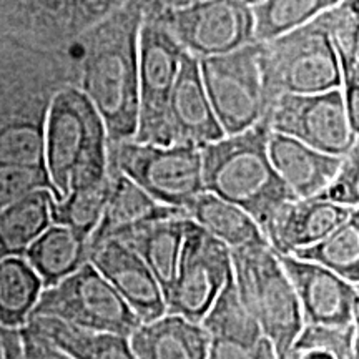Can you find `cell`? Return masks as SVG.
<instances>
[{
    "label": "cell",
    "instance_id": "1f68e13d",
    "mask_svg": "<svg viewBox=\"0 0 359 359\" xmlns=\"http://www.w3.org/2000/svg\"><path fill=\"white\" fill-rule=\"evenodd\" d=\"M320 198L330 200L333 203L358 208L359 203V145L356 143L349 154L343 156L341 167L334 178L331 180Z\"/></svg>",
    "mask_w": 359,
    "mask_h": 359
},
{
    "label": "cell",
    "instance_id": "e575fe53",
    "mask_svg": "<svg viewBox=\"0 0 359 359\" xmlns=\"http://www.w3.org/2000/svg\"><path fill=\"white\" fill-rule=\"evenodd\" d=\"M0 353L2 359H27L22 346L20 327L0 326Z\"/></svg>",
    "mask_w": 359,
    "mask_h": 359
},
{
    "label": "cell",
    "instance_id": "8fae6325",
    "mask_svg": "<svg viewBox=\"0 0 359 359\" xmlns=\"http://www.w3.org/2000/svg\"><path fill=\"white\" fill-rule=\"evenodd\" d=\"M230 273V248L188 218L167 313L201 323Z\"/></svg>",
    "mask_w": 359,
    "mask_h": 359
},
{
    "label": "cell",
    "instance_id": "6da1fadb",
    "mask_svg": "<svg viewBox=\"0 0 359 359\" xmlns=\"http://www.w3.org/2000/svg\"><path fill=\"white\" fill-rule=\"evenodd\" d=\"M145 0H125L93 29L80 90L100 114L109 145L133 140L138 123V35Z\"/></svg>",
    "mask_w": 359,
    "mask_h": 359
},
{
    "label": "cell",
    "instance_id": "7c38bea8",
    "mask_svg": "<svg viewBox=\"0 0 359 359\" xmlns=\"http://www.w3.org/2000/svg\"><path fill=\"white\" fill-rule=\"evenodd\" d=\"M155 11L183 50L196 58L255 42L253 8L245 0H198L175 11Z\"/></svg>",
    "mask_w": 359,
    "mask_h": 359
},
{
    "label": "cell",
    "instance_id": "52a82bcc",
    "mask_svg": "<svg viewBox=\"0 0 359 359\" xmlns=\"http://www.w3.org/2000/svg\"><path fill=\"white\" fill-rule=\"evenodd\" d=\"M30 316H52L83 330L127 338L142 323L90 262L43 288Z\"/></svg>",
    "mask_w": 359,
    "mask_h": 359
},
{
    "label": "cell",
    "instance_id": "7402d4cb",
    "mask_svg": "<svg viewBox=\"0 0 359 359\" xmlns=\"http://www.w3.org/2000/svg\"><path fill=\"white\" fill-rule=\"evenodd\" d=\"M55 198L48 188H37L0 210V262L24 257L29 246L53 223Z\"/></svg>",
    "mask_w": 359,
    "mask_h": 359
},
{
    "label": "cell",
    "instance_id": "d6a6232c",
    "mask_svg": "<svg viewBox=\"0 0 359 359\" xmlns=\"http://www.w3.org/2000/svg\"><path fill=\"white\" fill-rule=\"evenodd\" d=\"M206 359H276V354L264 336L255 346H246V344L228 339L210 338Z\"/></svg>",
    "mask_w": 359,
    "mask_h": 359
},
{
    "label": "cell",
    "instance_id": "5b68a950",
    "mask_svg": "<svg viewBox=\"0 0 359 359\" xmlns=\"http://www.w3.org/2000/svg\"><path fill=\"white\" fill-rule=\"evenodd\" d=\"M230 258L238 296L280 359L304 326L293 285L271 246L231 248Z\"/></svg>",
    "mask_w": 359,
    "mask_h": 359
},
{
    "label": "cell",
    "instance_id": "3957f363",
    "mask_svg": "<svg viewBox=\"0 0 359 359\" xmlns=\"http://www.w3.org/2000/svg\"><path fill=\"white\" fill-rule=\"evenodd\" d=\"M45 170L55 201L110 173L109 140L93 103L77 87L53 92L45 114Z\"/></svg>",
    "mask_w": 359,
    "mask_h": 359
},
{
    "label": "cell",
    "instance_id": "836d02e7",
    "mask_svg": "<svg viewBox=\"0 0 359 359\" xmlns=\"http://www.w3.org/2000/svg\"><path fill=\"white\" fill-rule=\"evenodd\" d=\"M20 338L27 359H75L27 326L20 327Z\"/></svg>",
    "mask_w": 359,
    "mask_h": 359
},
{
    "label": "cell",
    "instance_id": "83f0119b",
    "mask_svg": "<svg viewBox=\"0 0 359 359\" xmlns=\"http://www.w3.org/2000/svg\"><path fill=\"white\" fill-rule=\"evenodd\" d=\"M293 257L321 264L344 280L359 283V215L354 210L346 222L330 235L308 248L298 250Z\"/></svg>",
    "mask_w": 359,
    "mask_h": 359
},
{
    "label": "cell",
    "instance_id": "f546056e",
    "mask_svg": "<svg viewBox=\"0 0 359 359\" xmlns=\"http://www.w3.org/2000/svg\"><path fill=\"white\" fill-rule=\"evenodd\" d=\"M111 185V172L97 182L74 187L64 200L55 201L52 210L53 223L90 236L100 222Z\"/></svg>",
    "mask_w": 359,
    "mask_h": 359
},
{
    "label": "cell",
    "instance_id": "484cf974",
    "mask_svg": "<svg viewBox=\"0 0 359 359\" xmlns=\"http://www.w3.org/2000/svg\"><path fill=\"white\" fill-rule=\"evenodd\" d=\"M43 283L25 257H8L0 262V326L27 325Z\"/></svg>",
    "mask_w": 359,
    "mask_h": 359
},
{
    "label": "cell",
    "instance_id": "4dcf8cb0",
    "mask_svg": "<svg viewBox=\"0 0 359 359\" xmlns=\"http://www.w3.org/2000/svg\"><path fill=\"white\" fill-rule=\"evenodd\" d=\"M280 359H358V325H304Z\"/></svg>",
    "mask_w": 359,
    "mask_h": 359
},
{
    "label": "cell",
    "instance_id": "603a6c76",
    "mask_svg": "<svg viewBox=\"0 0 359 359\" xmlns=\"http://www.w3.org/2000/svg\"><path fill=\"white\" fill-rule=\"evenodd\" d=\"M88 236L55 223L29 246L24 257L47 288L77 271L88 262Z\"/></svg>",
    "mask_w": 359,
    "mask_h": 359
},
{
    "label": "cell",
    "instance_id": "2e32d148",
    "mask_svg": "<svg viewBox=\"0 0 359 359\" xmlns=\"http://www.w3.org/2000/svg\"><path fill=\"white\" fill-rule=\"evenodd\" d=\"M354 210L358 208L333 203L320 196L288 201L268 224L264 236L275 253L293 255L330 235L351 217Z\"/></svg>",
    "mask_w": 359,
    "mask_h": 359
},
{
    "label": "cell",
    "instance_id": "e0dca14e",
    "mask_svg": "<svg viewBox=\"0 0 359 359\" xmlns=\"http://www.w3.org/2000/svg\"><path fill=\"white\" fill-rule=\"evenodd\" d=\"M110 172L111 185L109 198L102 212L100 222L88 236L90 250L111 238H120L142 224L156 222V219L183 217V215L187 217L185 210L154 200L123 173L116 172L111 167Z\"/></svg>",
    "mask_w": 359,
    "mask_h": 359
},
{
    "label": "cell",
    "instance_id": "ffe728a7",
    "mask_svg": "<svg viewBox=\"0 0 359 359\" xmlns=\"http://www.w3.org/2000/svg\"><path fill=\"white\" fill-rule=\"evenodd\" d=\"M187 222L188 217L185 215L156 219L116 238L142 258L165 296L172 288L175 273H177Z\"/></svg>",
    "mask_w": 359,
    "mask_h": 359
},
{
    "label": "cell",
    "instance_id": "8992f818",
    "mask_svg": "<svg viewBox=\"0 0 359 359\" xmlns=\"http://www.w3.org/2000/svg\"><path fill=\"white\" fill-rule=\"evenodd\" d=\"M109 163L151 198L175 208L185 210L205 191L198 147L127 140L109 145Z\"/></svg>",
    "mask_w": 359,
    "mask_h": 359
},
{
    "label": "cell",
    "instance_id": "ac0fdd59",
    "mask_svg": "<svg viewBox=\"0 0 359 359\" xmlns=\"http://www.w3.org/2000/svg\"><path fill=\"white\" fill-rule=\"evenodd\" d=\"M268 156L278 177L296 200L320 196L338 173L343 156L323 154L304 143L269 130Z\"/></svg>",
    "mask_w": 359,
    "mask_h": 359
},
{
    "label": "cell",
    "instance_id": "d4e9b609",
    "mask_svg": "<svg viewBox=\"0 0 359 359\" xmlns=\"http://www.w3.org/2000/svg\"><path fill=\"white\" fill-rule=\"evenodd\" d=\"M187 217L228 248L251 245L269 246L259 224L248 213L212 193L203 191L185 208Z\"/></svg>",
    "mask_w": 359,
    "mask_h": 359
},
{
    "label": "cell",
    "instance_id": "277c9868",
    "mask_svg": "<svg viewBox=\"0 0 359 359\" xmlns=\"http://www.w3.org/2000/svg\"><path fill=\"white\" fill-rule=\"evenodd\" d=\"M266 109L280 95H309L341 88V70L325 12L298 29L258 42Z\"/></svg>",
    "mask_w": 359,
    "mask_h": 359
},
{
    "label": "cell",
    "instance_id": "7a4b0ae2",
    "mask_svg": "<svg viewBox=\"0 0 359 359\" xmlns=\"http://www.w3.org/2000/svg\"><path fill=\"white\" fill-rule=\"evenodd\" d=\"M268 137L262 120L200 148L203 190L248 213L263 233L281 206L296 200L269 161Z\"/></svg>",
    "mask_w": 359,
    "mask_h": 359
},
{
    "label": "cell",
    "instance_id": "cb8c5ba5",
    "mask_svg": "<svg viewBox=\"0 0 359 359\" xmlns=\"http://www.w3.org/2000/svg\"><path fill=\"white\" fill-rule=\"evenodd\" d=\"M25 326L75 359H137L127 336L88 331L52 316H30Z\"/></svg>",
    "mask_w": 359,
    "mask_h": 359
},
{
    "label": "cell",
    "instance_id": "9c48e42d",
    "mask_svg": "<svg viewBox=\"0 0 359 359\" xmlns=\"http://www.w3.org/2000/svg\"><path fill=\"white\" fill-rule=\"evenodd\" d=\"M259 43L251 42L222 55L198 58L210 105L223 135L245 132L266 111L258 64Z\"/></svg>",
    "mask_w": 359,
    "mask_h": 359
},
{
    "label": "cell",
    "instance_id": "8d00e7d4",
    "mask_svg": "<svg viewBox=\"0 0 359 359\" xmlns=\"http://www.w3.org/2000/svg\"><path fill=\"white\" fill-rule=\"evenodd\" d=\"M246 4H250V6H255V4H258L259 0H245Z\"/></svg>",
    "mask_w": 359,
    "mask_h": 359
},
{
    "label": "cell",
    "instance_id": "4fadbf2b",
    "mask_svg": "<svg viewBox=\"0 0 359 359\" xmlns=\"http://www.w3.org/2000/svg\"><path fill=\"white\" fill-rule=\"evenodd\" d=\"M298 296L304 325L346 327L358 325V285L321 264L293 255H278Z\"/></svg>",
    "mask_w": 359,
    "mask_h": 359
},
{
    "label": "cell",
    "instance_id": "d6986e66",
    "mask_svg": "<svg viewBox=\"0 0 359 359\" xmlns=\"http://www.w3.org/2000/svg\"><path fill=\"white\" fill-rule=\"evenodd\" d=\"M128 343L137 359H206L210 334L200 323L165 313L140 323Z\"/></svg>",
    "mask_w": 359,
    "mask_h": 359
},
{
    "label": "cell",
    "instance_id": "30bf717a",
    "mask_svg": "<svg viewBox=\"0 0 359 359\" xmlns=\"http://www.w3.org/2000/svg\"><path fill=\"white\" fill-rule=\"evenodd\" d=\"M263 120L271 132L286 135L327 155L344 156L358 143L341 88L276 97L269 102Z\"/></svg>",
    "mask_w": 359,
    "mask_h": 359
},
{
    "label": "cell",
    "instance_id": "f1b7e54d",
    "mask_svg": "<svg viewBox=\"0 0 359 359\" xmlns=\"http://www.w3.org/2000/svg\"><path fill=\"white\" fill-rule=\"evenodd\" d=\"M341 0H259L251 6L255 19V42H266L298 29Z\"/></svg>",
    "mask_w": 359,
    "mask_h": 359
},
{
    "label": "cell",
    "instance_id": "44dd1931",
    "mask_svg": "<svg viewBox=\"0 0 359 359\" xmlns=\"http://www.w3.org/2000/svg\"><path fill=\"white\" fill-rule=\"evenodd\" d=\"M359 0H341L334 7L325 11V19L330 30L341 70L344 107L349 123L354 132H359V29H358Z\"/></svg>",
    "mask_w": 359,
    "mask_h": 359
},
{
    "label": "cell",
    "instance_id": "5bb4252c",
    "mask_svg": "<svg viewBox=\"0 0 359 359\" xmlns=\"http://www.w3.org/2000/svg\"><path fill=\"white\" fill-rule=\"evenodd\" d=\"M224 137L201 80L198 58L185 52L170 93L167 145L205 147Z\"/></svg>",
    "mask_w": 359,
    "mask_h": 359
},
{
    "label": "cell",
    "instance_id": "ba28073f",
    "mask_svg": "<svg viewBox=\"0 0 359 359\" xmlns=\"http://www.w3.org/2000/svg\"><path fill=\"white\" fill-rule=\"evenodd\" d=\"M185 50L147 4L138 35V123L133 140L167 145V109Z\"/></svg>",
    "mask_w": 359,
    "mask_h": 359
},
{
    "label": "cell",
    "instance_id": "d590c367",
    "mask_svg": "<svg viewBox=\"0 0 359 359\" xmlns=\"http://www.w3.org/2000/svg\"><path fill=\"white\" fill-rule=\"evenodd\" d=\"M195 2H198V0H150V6L158 8V11H175V8L191 6Z\"/></svg>",
    "mask_w": 359,
    "mask_h": 359
},
{
    "label": "cell",
    "instance_id": "4316f807",
    "mask_svg": "<svg viewBox=\"0 0 359 359\" xmlns=\"http://www.w3.org/2000/svg\"><path fill=\"white\" fill-rule=\"evenodd\" d=\"M200 325L205 327L210 338L235 341L246 346H255L263 338L262 327L238 296L233 271L228 275Z\"/></svg>",
    "mask_w": 359,
    "mask_h": 359
},
{
    "label": "cell",
    "instance_id": "9a60e30c",
    "mask_svg": "<svg viewBox=\"0 0 359 359\" xmlns=\"http://www.w3.org/2000/svg\"><path fill=\"white\" fill-rule=\"evenodd\" d=\"M88 262L116 290L142 323L167 313L165 294L142 258L123 241L111 238L90 250Z\"/></svg>",
    "mask_w": 359,
    "mask_h": 359
}]
</instances>
